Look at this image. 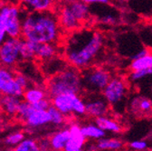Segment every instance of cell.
I'll return each instance as SVG.
<instances>
[{
	"label": "cell",
	"instance_id": "cell-1",
	"mask_svg": "<svg viewBox=\"0 0 152 151\" xmlns=\"http://www.w3.org/2000/svg\"><path fill=\"white\" fill-rule=\"evenodd\" d=\"M103 48V36L90 29L78 28L72 31L64 44L67 63L80 71L91 66Z\"/></svg>",
	"mask_w": 152,
	"mask_h": 151
},
{
	"label": "cell",
	"instance_id": "cell-2",
	"mask_svg": "<svg viewBox=\"0 0 152 151\" xmlns=\"http://www.w3.org/2000/svg\"><path fill=\"white\" fill-rule=\"evenodd\" d=\"M58 15L52 10L27 12L24 10L22 34L24 39L34 43H53L59 41L62 34Z\"/></svg>",
	"mask_w": 152,
	"mask_h": 151
},
{
	"label": "cell",
	"instance_id": "cell-3",
	"mask_svg": "<svg viewBox=\"0 0 152 151\" xmlns=\"http://www.w3.org/2000/svg\"><path fill=\"white\" fill-rule=\"evenodd\" d=\"M83 90L81 71L72 65L49 77L46 83V91L51 98L64 93L81 94Z\"/></svg>",
	"mask_w": 152,
	"mask_h": 151
},
{
	"label": "cell",
	"instance_id": "cell-4",
	"mask_svg": "<svg viewBox=\"0 0 152 151\" xmlns=\"http://www.w3.org/2000/svg\"><path fill=\"white\" fill-rule=\"evenodd\" d=\"M23 13L24 9L17 5H0V22L4 25L7 36L21 37Z\"/></svg>",
	"mask_w": 152,
	"mask_h": 151
},
{
	"label": "cell",
	"instance_id": "cell-5",
	"mask_svg": "<svg viewBox=\"0 0 152 151\" xmlns=\"http://www.w3.org/2000/svg\"><path fill=\"white\" fill-rule=\"evenodd\" d=\"M51 103L60 110L65 117L76 116L83 117L86 115L85 103L83 98L77 93H64L52 98Z\"/></svg>",
	"mask_w": 152,
	"mask_h": 151
},
{
	"label": "cell",
	"instance_id": "cell-6",
	"mask_svg": "<svg viewBox=\"0 0 152 151\" xmlns=\"http://www.w3.org/2000/svg\"><path fill=\"white\" fill-rule=\"evenodd\" d=\"M83 90L88 93H101L111 79L110 73L99 67H88L81 71Z\"/></svg>",
	"mask_w": 152,
	"mask_h": 151
},
{
	"label": "cell",
	"instance_id": "cell-7",
	"mask_svg": "<svg viewBox=\"0 0 152 151\" xmlns=\"http://www.w3.org/2000/svg\"><path fill=\"white\" fill-rule=\"evenodd\" d=\"M21 37H7L0 46V65L12 69L21 61Z\"/></svg>",
	"mask_w": 152,
	"mask_h": 151
},
{
	"label": "cell",
	"instance_id": "cell-8",
	"mask_svg": "<svg viewBox=\"0 0 152 151\" xmlns=\"http://www.w3.org/2000/svg\"><path fill=\"white\" fill-rule=\"evenodd\" d=\"M102 92L109 105L117 109L126 98L127 85L121 78H111Z\"/></svg>",
	"mask_w": 152,
	"mask_h": 151
},
{
	"label": "cell",
	"instance_id": "cell-9",
	"mask_svg": "<svg viewBox=\"0 0 152 151\" xmlns=\"http://www.w3.org/2000/svg\"><path fill=\"white\" fill-rule=\"evenodd\" d=\"M86 115L91 118H98L108 115L110 105L100 93H88L83 98Z\"/></svg>",
	"mask_w": 152,
	"mask_h": 151
},
{
	"label": "cell",
	"instance_id": "cell-10",
	"mask_svg": "<svg viewBox=\"0 0 152 151\" xmlns=\"http://www.w3.org/2000/svg\"><path fill=\"white\" fill-rule=\"evenodd\" d=\"M28 131H36L51 124L47 109H34L25 120Z\"/></svg>",
	"mask_w": 152,
	"mask_h": 151
},
{
	"label": "cell",
	"instance_id": "cell-11",
	"mask_svg": "<svg viewBox=\"0 0 152 151\" xmlns=\"http://www.w3.org/2000/svg\"><path fill=\"white\" fill-rule=\"evenodd\" d=\"M70 137L64 147L65 151H81L84 148L87 139L83 136L81 126L78 123H72L69 128Z\"/></svg>",
	"mask_w": 152,
	"mask_h": 151
},
{
	"label": "cell",
	"instance_id": "cell-12",
	"mask_svg": "<svg viewBox=\"0 0 152 151\" xmlns=\"http://www.w3.org/2000/svg\"><path fill=\"white\" fill-rule=\"evenodd\" d=\"M58 19L62 29L69 32L78 29L82 26V23L75 17V15L70 10L65 2L61 7V9L58 14Z\"/></svg>",
	"mask_w": 152,
	"mask_h": 151
},
{
	"label": "cell",
	"instance_id": "cell-13",
	"mask_svg": "<svg viewBox=\"0 0 152 151\" xmlns=\"http://www.w3.org/2000/svg\"><path fill=\"white\" fill-rule=\"evenodd\" d=\"M33 49L34 53V58L38 60L45 61L53 58L58 54L59 49L56 44L53 43H34L32 42Z\"/></svg>",
	"mask_w": 152,
	"mask_h": 151
},
{
	"label": "cell",
	"instance_id": "cell-14",
	"mask_svg": "<svg viewBox=\"0 0 152 151\" xmlns=\"http://www.w3.org/2000/svg\"><path fill=\"white\" fill-rule=\"evenodd\" d=\"M55 0H20V7L27 12H43L52 10Z\"/></svg>",
	"mask_w": 152,
	"mask_h": 151
},
{
	"label": "cell",
	"instance_id": "cell-15",
	"mask_svg": "<svg viewBox=\"0 0 152 151\" xmlns=\"http://www.w3.org/2000/svg\"><path fill=\"white\" fill-rule=\"evenodd\" d=\"M65 4L81 23L86 22L89 19L91 14L90 5L79 0H67L65 1Z\"/></svg>",
	"mask_w": 152,
	"mask_h": 151
},
{
	"label": "cell",
	"instance_id": "cell-16",
	"mask_svg": "<svg viewBox=\"0 0 152 151\" xmlns=\"http://www.w3.org/2000/svg\"><path fill=\"white\" fill-rule=\"evenodd\" d=\"M66 66H67V62L56 55L53 58L43 61L42 71L43 73L45 74L46 76L51 77L53 75H55L61 71H63Z\"/></svg>",
	"mask_w": 152,
	"mask_h": 151
},
{
	"label": "cell",
	"instance_id": "cell-17",
	"mask_svg": "<svg viewBox=\"0 0 152 151\" xmlns=\"http://www.w3.org/2000/svg\"><path fill=\"white\" fill-rule=\"evenodd\" d=\"M22 100L20 97L12 95H2L0 101V109L7 116L15 117L18 107L20 105Z\"/></svg>",
	"mask_w": 152,
	"mask_h": 151
},
{
	"label": "cell",
	"instance_id": "cell-18",
	"mask_svg": "<svg viewBox=\"0 0 152 151\" xmlns=\"http://www.w3.org/2000/svg\"><path fill=\"white\" fill-rule=\"evenodd\" d=\"M70 137V131L68 128H60L57 131L50 136V144H51V149L59 151V150H64V147L67 144V141Z\"/></svg>",
	"mask_w": 152,
	"mask_h": 151
},
{
	"label": "cell",
	"instance_id": "cell-19",
	"mask_svg": "<svg viewBox=\"0 0 152 151\" xmlns=\"http://www.w3.org/2000/svg\"><path fill=\"white\" fill-rule=\"evenodd\" d=\"M130 109L137 115H150L152 114V101L148 98L136 97L130 102Z\"/></svg>",
	"mask_w": 152,
	"mask_h": 151
},
{
	"label": "cell",
	"instance_id": "cell-20",
	"mask_svg": "<svg viewBox=\"0 0 152 151\" xmlns=\"http://www.w3.org/2000/svg\"><path fill=\"white\" fill-rule=\"evenodd\" d=\"M94 123L98 127H100L102 130H104L105 132H110V133L119 134L122 130V128L118 121L109 118L107 115L95 118Z\"/></svg>",
	"mask_w": 152,
	"mask_h": 151
},
{
	"label": "cell",
	"instance_id": "cell-21",
	"mask_svg": "<svg viewBox=\"0 0 152 151\" xmlns=\"http://www.w3.org/2000/svg\"><path fill=\"white\" fill-rule=\"evenodd\" d=\"M47 95H48L47 91L45 90L43 88L39 86H34V87L30 86L24 90L22 97L24 98V101L33 104L45 98H47Z\"/></svg>",
	"mask_w": 152,
	"mask_h": 151
},
{
	"label": "cell",
	"instance_id": "cell-22",
	"mask_svg": "<svg viewBox=\"0 0 152 151\" xmlns=\"http://www.w3.org/2000/svg\"><path fill=\"white\" fill-rule=\"evenodd\" d=\"M123 147V142L117 138H102L97 140L95 148L98 150H120Z\"/></svg>",
	"mask_w": 152,
	"mask_h": 151
},
{
	"label": "cell",
	"instance_id": "cell-23",
	"mask_svg": "<svg viewBox=\"0 0 152 151\" xmlns=\"http://www.w3.org/2000/svg\"><path fill=\"white\" fill-rule=\"evenodd\" d=\"M81 129L86 139L97 141L98 139L106 136V132L102 130L100 127H98L95 123H89L81 126Z\"/></svg>",
	"mask_w": 152,
	"mask_h": 151
},
{
	"label": "cell",
	"instance_id": "cell-24",
	"mask_svg": "<svg viewBox=\"0 0 152 151\" xmlns=\"http://www.w3.org/2000/svg\"><path fill=\"white\" fill-rule=\"evenodd\" d=\"M24 90L25 89L17 83L15 78H12L3 84L0 93L2 95H12L22 98Z\"/></svg>",
	"mask_w": 152,
	"mask_h": 151
},
{
	"label": "cell",
	"instance_id": "cell-25",
	"mask_svg": "<svg viewBox=\"0 0 152 151\" xmlns=\"http://www.w3.org/2000/svg\"><path fill=\"white\" fill-rule=\"evenodd\" d=\"M25 133L23 131L20 130H15L13 131L11 133L7 134L4 139H3V144L5 147H7L9 149H14L15 147H16L21 140L25 139Z\"/></svg>",
	"mask_w": 152,
	"mask_h": 151
},
{
	"label": "cell",
	"instance_id": "cell-26",
	"mask_svg": "<svg viewBox=\"0 0 152 151\" xmlns=\"http://www.w3.org/2000/svg\"><path fill=\"white\" fill-rule=\"evenodd\" d=\"M152 66V53H148L147 54L141 56L140 58L132 60L129 65L131 71L146 69Z\"/></svg>",
	"mask_w": 152,
	"mask_h": 151
},
{
	"label": "cell",
	"instance_id": "cell-27",
	"mask_svg": "<svg viewBox=\"0 0 152 151\" xmlns=\"http://www.w3.org/2000/svg\"><path fill=\"white\" fill-rule=\"evenodd\" d=\"M20 57L21 61H32L34 59V53L31 41L21 39L20 44Z\"/></svg>",
	"mask_w": 152,
	"mask_h": 151
},
{
	"label": "cell",
	"instance_id": "cell-28",
	"mask_svg": "<svg viewBox=\"0 0 152 151\" xmlns=\"http://www.w3.org/2000/svg\"><path fill=\"white\" fill-rule=\"evenodd\" d=\"M47 111L50 116V122L52 125L55 127H61L65 123V116L63 113L57 109L54 106L51 104V106L47 109Z\"/></svg>",
	"mask_w": 152,
	"mask_h": 151
},
{
	"label": "cell",
	"instance_id": "cell-29",
	"mask_svg": "<svg viewBox=\"0 0 152 151\" xmlns=\"http://www.w3.org/2000/svg\"><path fill=\"white\" fill-rule=\"evenodd\" d=\"M15 151H39L38 142L33 138H26L20 141L16 147H14Z\"/></svg>",
	"mask_w": 152,
	"mask_h": 151
},
{
	"label": "cell",
	"instance_id": "cell-30",
	"mask_svg": "<svg viewBox=\"0 0 152 151\" xmlns=\"http://www.w3.org/2000/svg\"><path fill=\"white\" fill-rule=\"evenodd\" d=\"M34 109L31 103H29L26 101H22L20 105H19V107H18L15 117L20 122H25L26 118L31 114V112Z\"/></svg>",
	"mask_w": 152,
	"mask_h": 151
},
{
	"label": "cell",
	"instance_id": "cell-31",
	"mask_svg": "<svg viewBox=\"0 0 152 151\" xmlns=\"http://www.w3.org/2000/svg\"><path fill=\"white\" fill-rule=\"evenodd\" d=\"M151 75H152V66L146 68V69L131 71V72L129 73V80L131 82H136L148 76H151Z\"/></svg>",
	"mask_w": 152,
	"mask_h": 151
},
{
	"label": "cell",
	"instance_id": "cell-32",
	"mask_svg": "<svg viewBox=\"0 0 152 151\" xmlns=\"http://www.w3.org/2000/svg\"><path fill=\"white\" fill-rule=\"evenodd\" d=\"M14 78L17 82V83L20 86H22L25 90L31 86L29 79L26 77V75H25L23 72H16V73L15 72Z\"/></svg>",
	"mask_w": 152,
	"mask_h": 151
},
{
	"label": "cell",
	"instance_id": "cell-33",
	"mask_svg": "<svg viewBox=\"0 0 152 151\" xmlns=\"http://www.w3.org/2000/svg\"><path fill=\"white\" fill-rule=\"evenodd\" d=\"M129 148L134 150H145L148 147V143L144 140H135L129 143Z\"/></svg>",
	"mask_w": 152,
	"mask_h": 151
},
{
	"label": "cell",
	"instance_id": "cell-34",
	"mask_svg": "<svg viewBox=\"0 0 152 151\" xmlns=\"http://www.w3.org/2000/svg\"><path fill=\"white\" fill-rule=\"evenodd\" d=\"M51 101L48 98H45L39 101L33 103V107L34 109H47L51 106Z\"/></svg>",
	"mask_w": 152,
	"mask_h": 151
},
{
	"label": "cell",
	"instance_id": "cell-35",
	"mask_svg": "<svg viewBox=\"0 0 152 151\" xmlns=\"http://www.w3.org/2000/svg\"><path fill=\"white\" fill-rule=\"evenodd\" d=\"M100 19L102 23L107 24V25H114L117 22V18H116L115 15H113L111 13L104 14V15H101Z\"/></svg>",
	"mask_w": 152,
	"mask_h": 151
},
{
	"label": "cell",
	"instance_id": "cell-36",
	"mask_svg": "<svg viewBox=\"0 0 152 151\" xmlns=\"http://www.w3.org/2000/svg\"><path fill=\"white\" fill-rule=\"evenodd\" d=\"M37 142H38V147H39V150H43V151L51 150V144H50L49 138H42L39 140H37Z\"/></svg>",
	"mask_w": 152,
	"mask_h": 151
},
{
	"label": "cell",
	"instance_id": "cell-37",
	"mask_svg": "<svg viewBox=\"0 0 152 151\" xmlns=\"http://www.w3.org/2000/svg\"><path fill=\"white\" fill-rule=\"evenodd\" d=\"M79 1H82L88 5H96V4L108 5L110 3V0H79Z\"/></svg>",
	"mask_w": 152,
	"mask_h": 151
},
{
	"label": "cell",
	"instance_id": "cell-38",
	"mask_svg": "<svg viewBox=\"0 0 152 151\" xmlns=\"http://www.w3.org/2000/svg\"><path fill=\"white\" fill-rule=\"evenodd\" d=\"M7 37V34L5 26H4V25L1 22H0V46H1L3 42L6 40Z\"/></svg>",
	"mask_w": 152,
	"mask_h": 151
},
{
	"label": "cell",
	"instance_id": "cell-39",
	"mask_svg": "<svg viewBox=\"0 0 152 151\" xmlns=\"http://www.w3.org/2000/svg\"><path fill=\"white\" fill-rule=\"evenodd\" d=\"M148 53V49H141L140 51H139L137 53H135L133 56H131V60H134V59H137V58H140V57H141V56H143V55H145V54H147Z\"/></svg>",
	"mask_w": 152,
	"mask_h": 151
},
{
	"label": "cell",
	"instance_id": "cell-40",
	"mask_svg": "<svg viewBox=\"0 0 152 151\" xmlns=\"http://www.w3.org/2000/svg\"><path fill=\"white\" fill-rule=\"evenodd\" d=\"M19 1L20 0H4V3L10 4V5H17L19 4Z\"/></svg>",
	"mask_w": 152,
	"mask_h": 151
},
{
	"label": "cell",
	"instance_id": "cell-41",
	"mask_svg": "<svg viewBox=\"0 0 152 151\" xmlns=\"http://www.w3.org/2000/svg\"><path fill=\"white\" fill-rule=\"evenodd\" d=\"M3 84H4V82H3V80L1 79V77H0V91H1V88H2Z\"/></svg>",
	"mask_w": 152,
	"mask_h": 151
},
{
	"label": "cell",
	"instance_id": "cell-42",
	"mask_svg": "<svg viewBox=\"0 0 152 151\" xmlns=\"http://www.w3.org/2000/svg\"><path fill=\"white\" fill-rule=\"evenodd\" d=\"M2 125H3V119H2L1 115H0V128H1Z\"/></svg>",
	"mask_w": 152,
	"mask_h": 151
},
{
	"label": "cell",
	"instance_id": "cell-43",
	"mask_svg": "<svg viewBox=\"0 0 152 151\" xmlns=\"http://www.w3.org/2000/svg\"><path fill=\"white\" fill-rule=\"evenodd\" d=\"M0 101H1V95H0Z\"/></svg>",
	"mask_w": 152,
	"mask_h": 151
}]
</instances>
